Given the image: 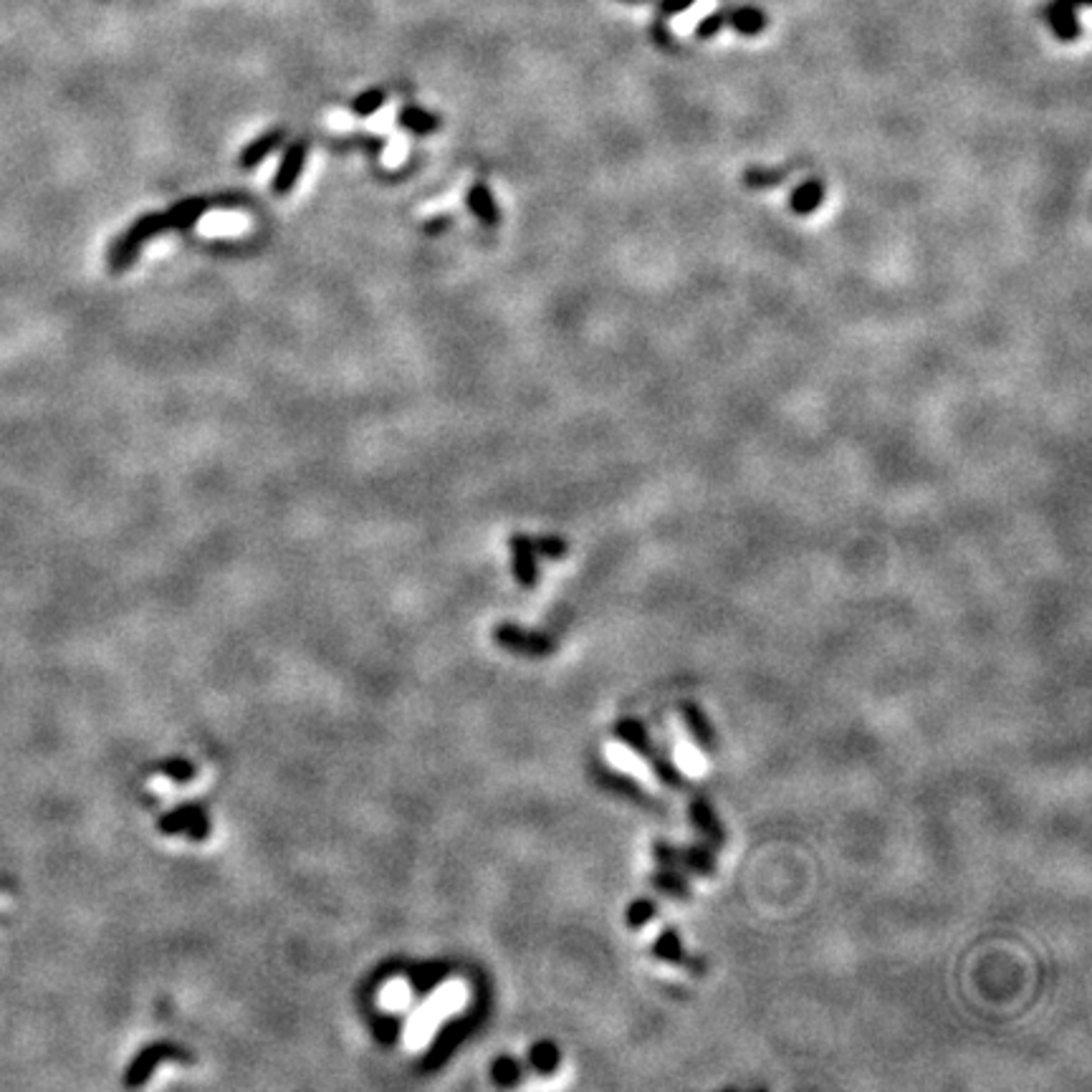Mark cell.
Returning <instances> with one entry per match:
<instances>
[{
	"label": "cell",
	"instance_id": "6da1fadb",
	"mask_svg": "<svg viewBox=\"0 0 1092 1092\" xmlns=\"http://www.w3.org/2000/svg\"><path fill=\"white\" fill-rule=\"evenodd\" d=\"M165 231L167 226H165V215L162 213L139 215L132 226L126 228V231L116 238L114 246H111L109 269L114 271V274L129 269V266L134 264V259H137V253L142 251L144 243L152 241L154 236H159V233H165Z\"/></svg>",
	"mask_w": 1092,
	"mask_h": 1092
},
{
	"label": "cell",
	"instance_id": "7a4b0ae2",
	"mask_svg": "<svg viewBox=\"0 0 1092 1092\" xmlns=\"http://www.w3.org/2000/svg\"><path fill=\"white\" fill-rule=\"evenodd\" d=\"M463 999H466V993H463L461 986H448V988H440L438 993H435L433 999H430L428 1009L423 1006V1011L412 1019V1026H410V1044L412 1047H417V1044H423L425 1039H428V1034L433 1032L435 1026H438V1021L443 1019L448 1011L458 1009V1006L463 1004Z\"/></svg>",
	"mask_w": 1092,
	"mask_h": 1092
},
{
	"label": "cell",
	"instance_id": "3957f363",
	"mask_svg": "<svg viewBox=\"0 0 1092 1092\" xmlns=\"http://www.w3.org/2000/svg\"><path fill=\"white\" fill-rule=\"evenodd\" d=\"M307 154H309L307 139H294V142L286 144L279 167H276L274 182H271L276 195H289V192L294 190V185H297L299 177H302L304 165H307Z\"/></svg>",
	"mask_w": 1092,
	"mask_h": 1092
},
{
	"label": "cell",
	"instance_id": "277c9868",
	"mask_svg": "<svg viewBox=\"0 0 1092 1092\" xmlns=\"http://www.w3.org/2000/svg\"><path fill=\"white\" fill-rule=\"evenodd\" d=\"M688 814H691V822L696 824L698 832L706 837V842H709L714 850H721V847L726 845V829L724 824H721V819L716 817L714 804H711L709 799L696 796V799L688 804Z\"/></svg>",
	"mask_w": 1092,
	"mask_h": 1092
},
{
	"label": "cell",
	"instance_id": "5b68a950",
	"mask_svg": "<svg viewBox=\"0 0 1092 1092\" xmlns=\"http://www.w3.org/2000/svg\"><path fill=\"white\" fill-rule=\"evenodd\" d=\"M678 714H681L683 724H686V731L691 734L693 742H696L698 747H701L706 754H714L716 752V731H714V726H711L709 716L703 714L701 706H698V703H693V701H683L681 706H678Z\"/></svg>",
	"mask_w": 1092,
	"mask_h": 1092
},
{
	"label": "cell",
	"instance_id": "8992f818",
	"mask_svg": "<svg viewBox=\"0 0 1092 1092\" xmlns=\"http://www.w3.org/2000/svg\"><path fill=\"white\" fill-rule=\"evenodd\" d=\"M1044 18H1047L1052 34L1057 36L1059 41L1080 39L1082 34L1080 18H1077V8L1072 6L1070 0H1052V3L1047 6V11H1044Z\"/></svg>",
	"mask_w": 1092,
	"mask_h": 1092
},
{
	"label": "cell",
	"instance_id": "52a82bcc",
	"mask_svg": "<svg viewBox=\"0 0 1092 1092\" xmlns=\"http://www.w3.org/2000/svg\"><path fill=\"white\" fill-rule=\"evenodd\" d=\"M615 739L620 744H625L630 752H635L637 757H642L645 762H648L650 757L655 754V742H653V736H650L648 726L642 724L640 719H622L615 724Z\"/></svg>",
	"mask_w": 1092,
	"mask_h": 1092
},
{
	"label": "cell",
	"instance_id": "ba28073f",
	"mask_svg": "<svg viewBox=\"0 0 1092 1092\" xmlns=\"http://www.w3.org/2000/svg\"><path fill=\"white\" fill-rule=\"evenodd\" d=\"M466 203H468V210L476 215V220L481 223V226L496 228L501 223V210L499 205H496L494 192H491V187L486 185V182H473V185L468 187Z\"/></svg>",
	"mask_w": 1092,
	"mask_h": 1092
},
{
	"label": "cell",
	"instance_id": "9c48e42d",
	"mask_svg": "<svg viewBox=\"0 0 1092 1092\" xmlns=\"http://www.w3.org/2000/svg\"><path fill=\"white\" fill-rule=\"evenodd\" d=\"M210 205L213 203L205 198H185L180 200V203H175L167 213H162L165 215L167 231H177V233L190 231V228L195 226L205 213H208Z\"/></svg>",
	"mask_w": 1092,
	"mask_h": 1092
},
{
	"label": "cell",
	"instance_id": "30bf717a",
	"mask_svg": "<svg viewBox=\"0 0 1092 1092\" xmlns=\"http://www.w3.org/2000/svg\"><path fill=\"white\" fill-rule=\"evenodd\" d=\"M511 554H514V574L524 587H532L537 582V544L529 537L511 539Z\"/></svg>",
	"mask_w": 1092,
	"mask_h": 1092
},
{
	"label": "cell",
	"instance_id": "8fae6325",
	"mask_svg": "<svg viewBox=\"0 0 1092 1092\" xmlns=\"http://www.w3.org/2000/svg\"><path fill=\"white\" fill-rule=\"evenodd\" d=\"M597 776H599V781H602L604 789L615 791V794L625 796V799L635 801V804H653V807H655L653 796H650L648 791L642 789L640 781L632 779V776L622 774V771H615V768H599Z\"/></svg>",
	"mask_w": 1092,
	"mask_h": 1092
},
{
	"label": "cell",
	"instance_id": "7c38bea8",
	"mask_svg": "<svg viewBox=\"0 0 1092 1092\" xmlns=\"http://www.w3.org/2000/svg\"><path fill=\"white\" fill-rule=\"evenodd\" d=\"M284 139H286V129H281V126L269 129V132H264L261 137H256L253 142H248L246 147L241 149V154H238V165H241L243 170L259 167L261 162H264V159L269 157L281 142H284Z\"/></svg>",
	"mask_w": 1092,
	"mask_h": 1092
},
{
	"label": "cell",
	"instance_id": "4fadbf2b",
	"mask_svg": "<svg viewBox=\"0 0 1092 1092\" xmlns=\"http://www.w3.org/2000/svg\"><path fill=\"white\" fill-rule=\"evenodd\" d=\"M650 885H653L658 893L668 895V898H676V901H691V895H693V888L691 883H688V878L681 873V870H676V867H660V870H655V873L650 875Z\"/></svg>",
	"mask_w": 1092,
	"mask_h": 1092
},
{
	"label": "cell",
	"instance_id": "5bb4252c",
	"mask_svg": "<svg viewBox=\"0 0 1092 1092\" xmlns=\"http://www.w3.org/2000/svg\"><path fill=\"white\" fill-rule=\"evenodd\" d=\"M824 203V182L817 177H809L801 185L794 187L789 198V208L796 215H812L814 210H819V205Z\"/></svg>",
	"mask_w": 1092,
	"mask_h": 1092
},
{
	"label": "cell",
	"instance_id": "9a60e30c",
	"mask_svg": "<svg viewBox=\"0 0 1092 1092\" xmlns=\"http://www.w3.org/2000/svg\"><path fill=\"white\" fill-rule=\"evenodd\" d=\"M681 870L701 878L716 875V855L711 845H686L681 847Z\"/></svg>",
	"mask_w": 1092,
	"mask_h": 1092
},
{
	"label": "cell",
	"instance_id": "2e32d148",
	"mask_svg": "<svg viewBox=\"0 0 1092 1092\" xmlns=\"http://www.w3.org/2000/svg\"><path fill=\"white\" fill-rule=\"evenodd\" d=\"M397 124H400L402 129H407V132L420 134V137H423V134H433L435 129H438L440 119L433 114V111L423 109V107L407 105L397 111Z\"/></svg>",
	"mask_w": 1092,
	"mask_h": 1092
},
{
	"label": "cell",
	"instance_id": "e0dca14e",
	"mask_svg": "<svg viewBox=\"0 0 1092 1092\" xmlns=\"http://www.w3.org/2000/svg\"><path fill=\"white\" fill-rule=\"evenodd\" d=\"M648 762H650V766H653V774L660 779V784H665L668 789H673V791H686V786H688L686 774H683L681 768L676 766V762H673L668 754H663L660 749H655V754L648 759Z\"/></svg>",
	"mask_w": 1092,
	"mask_h": 1092
},
{
	"label": "cell",
	"instance_id": "ac0fdd59",
	"mask_svg": "<svg viewBox=\"0 0 1092 1092\" xmlns=\"http://www.w3.org/2000/svg\"><path fill=\"white\" fill-rule=\"evenodd\" d=\"M726 26H731L736 34L742 36H759L766 28V16L759 8H736V11L726 13Z\"/></svg>",
	"mask_w": 1092,
	"mask_h": 1092
},
{
	"label": "cell",
	"instance_id": "d6986e66",
	"mask_svg": "<svg viewBox=\"0 0 1092 1092\" xmlns=\"http://www.w3.org/2000/svg\"><path fill=\"white\" fill-rule=\"evenodd\" d=\"M653 956L665 964H686V949H683V941L678 936L676 928H663L660 936L653 944Z\"/></svg>",
	"mask_w": 1092,
	"mask_h": 1092
},
{
	"label": "cell",
	"instance_id": "ffe728a7",
	"mask_svg": "<svg viewBox=\"0 0 1092 1092\" xmlns=\"http://www.w3.org/2000/svg\"><path fill=\"white\" fill-rule=\"evenodd\" d=\"M655 916H658V903H655L653 898H637V901H632L630 906H627L625 926L630 928V931H640V928L648 926Z\"/></svg>",
	"mask_w": 1092,
	"mask_h": 1092
},
{
	"label": "cell",
	"instance_id": "44dd1931",
	"mask_svg": "<svg viewBox=\"0 0 1092 1092\" xmlns=\"http://www.w3.org/2000/svg\"><path fill=\"white\" fill-rule=\"evenodd\" d=\"M784 180H786V170H776V167H752V170L744 172V185L752 187V190L779 187Z\"/></svg>",
	"mask_w": 1092,
	"mask_h": 1092
},
{
	"label": "cell",
	"instance_id": "7402d4cb",
	"mask_svg": "<svg viewBox=\"0 0 1092 1092\" xmlns=\"http://www.w3.org/2000/svg\"><path fill=\"white\" fill-rule=\"evenodd\" d=\"M384 102H387V92H384V89L379 87L364 89L362 94H357V97L351 100V111H354L357 116H369L374 114Z\"/></svg>",
	"mask_w": 1092,
	"mask_h": 1092
},
{
	"label": "cell",
	"instance_id": "603a6c76",
	"mask_svg": "<svg viewBox=\"0 0 1092 1092\" xmlns=\"http://www.w3.org/2000/svg\"><path fill=\"white\" fill-rule=\"evenodd\" d=\"M532 1062H534V1067L542 1072V1075H549V1072H554L556 1065H559V1052H556L554 1044L542 1042V1044H537V1047H534Z\"/></svg>",
	"mask_w": 1092,
	"mask_h": 1092
},
{
	"label": "cell",
	"instance_id": "cb8c5ba5",
	"mask_svg": "<svg viewBox=\"0 0 1092 1092\" xmlns=\"http://www.w3.org/2000/svg\"><path fill=\"white\" fill-rule=\"evenodd\" d=\"M410 1001V988L405 982H392L382 988V1004L387 1009H402Z\"/></svg>",
	"mask_w": 1092,
	"mask_h": 1092
},
{
	"label": "cell",
	"instance_id": "d4e9b609",
	"mask_svg": "<svg viewBox=\"0 0 1092 1092\" xmlns=\"http://www.w3.org/2000/svg\"><path fill=\"white\" fill-rule=\"evenodd\" d=\"M653 857L660 867H676V870H681V847L658 840L653 845Z\"/></svg>",
	"mask_w": 1092,
	"mask_h": 1092
},
{
	"label": "cell",
	"instance_id": "484cf974",
	"mask_svg": "<svg viewBox=\"0 0 1092 1092\" xmlns=\"http://www.w3.org/2000/svg\"><path fill=\"white\" fill-rule=\"evenodd\" d=\"M724 26H726V13L716 11V13H711V16L703 18L701 23H698L696 36L701 41H709V39H714V36H719L721 28H724Z\"/></svg>",
	"mask_w": 1092,
	"mask_h": 1092
},
{
	"label": "cell",
	"instance_id": "4316f807",
	"mask_svg": "<svg viewBox=\"0 0 1092 1092\" xmlns=\"http://www.w3.org/2000/svg\"><path fill=\"white\" fill-rule=\"evenodd\" d=\"M537 549L542 551V554L546 556H564L566 554V544L561 542L559 537H544L537 542Z\"/></svg>",
	"mask_w": 1092,
	"mask_h": 1092
},
{
	"label": "cell",
	"instance_id": "83f0119b",
	"mask_svg": "<svg viewBox=\"0 0 1092 1092\" xmlns=\"http://www.w3.org/2000/svg\"><path fill=\"white\" fill-rule=\"evenodd\" d=\"M696 0H660V13L663 16H678V13L688 11Z\"/></svg>",
	"mask_w": 1092,
	"mask_h": 1092
},
{
	"label": "cell",
	"instance_id": "f1b7e54d",
	"mask_svg": "<svg viewBox=\"0 0 1092 1092\" xmlns=\"http://www.w3.org/2000/svg\"><path fill=\"white\" fill-rule=\"evenodd\" d=\"M655 36H658L660 44H663V46H668L670 39H673V36H670V31H665L663 23H655Z\"/></svg>",
	"mask_w": 1092,
	"mask_h": 1092
},
{
	"label": "cell",
	"instance_id": "f546056e",
	"mask_svg": "<svg viewBox=\"0 0 1092 1092\" xmlns=\"http://www.w3.org/2000/svg\"><path fill=\"white\" fill-rule=\"evenodd\" d=\"M1070 3H1072V6H1075V8H1082V6H1090L1092 0H1070Z\"/></svg>",
	"mask_w": 1092,
	"mask_h": 1092
},
{
	"label": "cell",
	"instance_id": "4dcf8cb0",
	"mask_svg": "<svg viewBox=\"0 0 1092 1092\" xmlns=\"http://www.w3.org/2000/svg\"><path fill=\"white\" fill-rule=\"evenodd\" d=\"M632 3H635V0H632Z\"/></svg>",
	"mask_w": 1092,
	"mask_h": 1092
}]
</instances>
